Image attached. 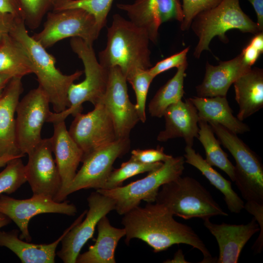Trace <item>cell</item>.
Listing matches in <instances>:
<instances>
[{
  "mask_svg": "<svg viewBox=\"0 0 263 263\" xmlns=\"http://www.w3.org/2000/svg\"><path fill=\"white\" fill-rule=\"evenodd\" d=\"M121 224L126 231L125 243L129 245L134 238L140 239L150 246L155 253L167 250L174 244H184L201 251L200 263H216L200 237L189 225L179 223L164 206L147 203L124 214Z\"/></svg>",
  "mask_w": 263,
  "mask_h": 263,
  "instance_id": "obj_1",
  "label": "cell"
},
{
  "mask_svg": "<svg viewBox=\"0 0 263 263\" xmlns=\"http://www.w3.org/2000/svg\"><path fill=\"white\" fill-rule=\"evenodd\" d=\"M107 37L106 46L98 54V61L105 68L117 66L127 78L137 70L152 67L149 37L130 20L114 14Z\"/></svg>",
  "mask_w": 263,
  "mask_h": 263,
  "instance_id": "obj_2",
  "label": "cell"
},
{
  "mask_svg": "<svg viewBox=\"0 0 263 263\" xmlns=\"http://www.w3.org/2000/svg\"><path fill=\"white\" fill-rule=\"evenodd\" d=\"M10 35L23 48L31 63L40 87L47 95L55 113L69 106L68 92L70 86L82 75V71L66 75L55 66L56 59L46 48L29 35L23 19H17Z\"/></svg>",
  "mask_w": 263,
  "mask_h": 263,
  "instance_id": "obj_3",
  "label": "cell"
},
{
  "mask_svg": "<svg viewBox=\"0 0 263 263\" xmlns=\"http://www.w3.org/2000/svg\"><path fill=\"white\" fill-rule=\"evenodd\" d=\"M70 46L83 62L85 78L82 82L73 83L70 86L68 92L69 107L60 113L51 112L47 122L53 124L65 121L70 115L75 116L82 112L84 102H90L94 106L100 102L106 92L109 69L100 64L93 45L79 38H72Z\"/></svg>",
  "mask_w": 263,
  "mask_h": 263,
  "instance_id": "obj_4",
  "label": "cell"
},
{
  "mask_svg": "<svg viewBox=\"0 0 263 263\" xmlns=\"http://www.w3.org/2000/svg\"><path fill=\"white\" fill-rule=\"evenodd\" d=\"M155 203L165 207L173 216L185 220H205L214 216H228L210 193L197 180L180 176L163 185Z\"/></svg>",
  "mask_w": 263,
  "mask_h": 263,
  "instance_id": "obj_5",
  "label": "cell"
},
{
  "mask_svg": "<svg viewBox=\"0 0 263 263\" xmlns=\"http://www.w3.org/2000/svg\"><path fill=\"white\" fill-rule=\"evenodd\" d=\"M190 27L198 38L193 53L194 56L198 58L204 51H210L209 45L215 36L227 43L228 39L225 33L228 30L236 29L254 35L261 32L257 23L242 10L239 0H222L215 7L196 16Z\"/></svg>",
  "mask_w": 263,
  "mask_h": 263,
  "instance_id": "obj_6",
  "label": "cell"
},
{
  "mask_svg": "<svg viewBox=\"0 0 263 263\" xmlns=\"http://www.w3.org/2000/svg\"><path fill=\"white\" fill-rule=\"evenodd\" d=\"M208 124L235 159L234 182L243 198L263 204V166L260 158L236 134L219 124Z\"/></svg>",
  "mask_w": 263,
  "mask_h": 263,
  "instance_id": "obj_7",
  "label": "cell"
},
{
  "mask_svg": "<svg viewBox=\"0 0 263 263\" xmlns=\"http://www.w3.org/2000/svg\"><path fill=\"white\" fill-rule=\"evenodd\" d=\"M185 163L184 156H172L143 178L113 189L96 191L113 199L115 210L122 215L139 206L142 201L155 203L160 188L182 175Z\"/></svg>",
  "mask_w": 263,
  "mask_h": 263,
  "instance_id": "obj_8",
  "label": "cell"
},
{
  "mask_svg": "<svg viewBox=\"0 0 263 263\" xmlns=\"http://www.w3.org/2000/svg\"><path fill=\"white\" fill-rule=\"evenodd\" d=\"M100 31L93 15L72 8L49 12L42 30L32 37L46 49L68 38H79L93 45Z\"/></svg>",
  "mask_w": 263,
  "mask_h": 263,
  "instance_id": "obj_9",
  "label": "cell"
},
{
  "mask_svg": "<svg viewBox=\"0 0 263 263\" xmlns=\"http://www.w3.org/2000/svg\"><path fill=\"white\" fill-rule=\"evenodd\" d=\"M129 138L118 139L84 156L82 166L62 194L60 201L70 194L82 189H100L113 169L115 161L126 154L130 149Z\"/></svg>",
  "mask_w": 263,
  "mask_h": 263,
  "instance_id": "obj_10",
  "label": "cell"
},
{
  "mask_svg": "<svg viewBox=\"0 0 263 263\" xmlns=\"http://www.w3.org/2000/svg\"><path fill=\"white\" fill-rule=\"evenodd\" d=\"M89 209L83 212L73 223L61 242V248L56 253L64 263H75L86 242L93 237L100 219L115 210L114 201L96 191L87 198Z\"/></svg>",
  "mask_w": 263,
  "mask_h": 263,
  "instance_id": "obj_11",
  "label": "cell"
},
{
  "mask_svg": "<svg viewBox=\"0 0 263 263\" xmlns=\"http://www.w3.org/2000/svg\"><path fill=\"white\" fill-rule=\"evenodd\" d=\"M50 103L39 86L19 101L16 111V133L21 154H28L41 140V130L51 113Z\"/></svg>",
  "mask_w": 263,
  "mask_h": 263,
  "instance_id": "obj_12",
  "label": "cell"
},
{
  "mask_svg": "<svg viewBox=\"0 0 263 263\" xmlns=\"http://www.w3.org/2000/svg\"><path fill=\"white\" fill-rule=\"evenodd\" d=\"M94 106L87 113L76 114L68 131L82 150L83 158L117 140L113 121L103 103Z\"/></svg>",
  "mask_w": 263,
  "mask_h": 263,
  "instance_id": "obj_13",
  "label": "cell"
},
{
  "mask_svg": "<svg viewBox=\"0 0 263 263\" xmlns=\"http://www.w3.org/2000/svg\"><path fill=\"white\" fill-rule=\"evenodd\" d=\"M77 208L73 203L64 201L57 202L43 195H34L25 199H17L0 195V213L8 216L18 226L19 238L31 242L29 223L34 216L43 213H58L74 216Z\"/></svg>",
  "mask_w": 263,
  "mask_h": 263,
  "instance_id": "obj_14",
  "label": "cell"
},
{
  "mask_svg": "<svg viewBox=\"0 0 263 263\" xmlns=\"http://www.w3.org/2000/svg\"><path fill=\"white\" fill-rule=\"evenodd\" d=\"M127 79L117 66L109 69V78L101 102L113 123L117 139L129 138L139 121L135 104L129 99Z\"/></svg>",
  "mask_w": 263,
  "mask_h": 263,
  "instance_id": "obj_15",
  "label": "cell"
},
{
  "mask_svg": "<svg viewBox=\"0 0 263 263\" xmlns=\"http://www.w3.org/2000/svg\"><path fill=\"white\" fill-rule=\"evenodd\" d=\"M52 152L50 138L42 139L28 154L25 173L34 195L45 196L56 201L61 180Z\"/></svg>",
  "mask_w": 263,
  "mask_h": 263,
  "instance_id": "obj_16",
  "label": "cell"
},
{
  "mask_svg": "<svg viewBox=\"0 0 263 263\" xmlns=\"http://www.w3.org/2000/svg\"><path fill=\"white\" fill-rule=\"evenodd\" d=\"M130 21L144 30L150 40L158 41V30L164 22L175 19L181 22L183 13L180 0H136L132 4L118 3Z\"/></svg>",
  "mask_w": 263,
  "mask_h": 263,
  "instance_id": "obj_17",
  "label": "cell"
},
{
  "mask_svg": "<svg viewBox=\"0 0 263 263\" xmlns=\"http://www.w3.org/2000/svg\"><path fill=\"white\" fill-rule=\"evenodd\" d=\"M204 225L216 238L219 249L216 263H237L243 247L256 233L259 225L253 217L246 224H216L209 219L204 220Z\"/></svg>",
  "mask_w": 263,
  "mask_h": 263,
  "instance_id": "obj_18",
  "label": "cell"
},
{
  "mask_svg": "<svg viewBox=\"0 0 263 263\" xmlns=\"http://www.w3.org/2000/svg\"><path fill=\"white\" fill-rule=\"evenodd\" d=\"M53 125L54 133L50 139L55 161L61 180V189L56 201L60 202L62 194L76 175L83 153L70 136L65 121L54 123Z\"/></svg>",
  "mask_w": 263,
  "mask_h": 263,
  "instance_id": "obj_19",
  "label": "cell"
},
{
  "mask_svg": "<svg viewBox=\"0 0 263 263\" xmlns=\"http://www.w3.org/2000/svg\"><path fill=\"white\" fill-rule=\"evenodd\" d=\"M21 79L12 78L0 97V157L24 156L18 146L15 117L23 90Z\"/></svg>",
  "mask_w": 263,
  "mask_h": 263,
  "instance_id": "obj_20",
  "label": "cell"
},
{
  "mask_svg": "<svg viewBox=\"0 0 263 263\" xmlns=\"http://www.w3.org/2000/svg\"><path fill=\"white\" fill-rule=\"evenodd\" d=\"M165 128L157 140L166 142L177 137L183 138L186 146L192 147L198 136L199 120L197 110L189 98L170 105L165 111Z\"/></svg>",
  "mask_w": 263,
  "mask_h": 263,
  "instance_id": "obj_21",
  "label": "cell"
},
{
  "mask_svg": "<svg viewBox=\"0 0 263 263\" xmlns=\"http://www.w3.org/2000/svg\"><path fill=\"white\" fill-rule=\"evenodd\" d=\"M251 68L244 63L241 53L232 59L220 61L217 66L207 62L204 79L196 87L198 96H226L230 86Z\"/></svg>",
  "mask_w": 263,
  "mask_h": 263,
  "instance_id": "obj_22",
  "label": "cell"
},
{
  "mask_svg": "<svg viewBox=\"0 0 263 263\" xmlns=\"http://www.w3.org/2000/svg\"><path fill=\"white\" fill-rule=\"evenodd\" d=\"M235 99L239 111L237 118L243 121L263 107V70L254 67L234 83Z\"/></svg>",
  "mask_w": 263,
  "mask_h": 263,
  "instance_id": "obj_23",
  "label": "cell"
},
{
  "mask_svg": "<svg viewBox=\"0 0 263 263\" xmlns=\"http://www.w3.org/2000/svg\"><path fill=\"white\" fill-rule=\"evenodd\" d=\"M197 110L199 119L219 124L237 134L249 132V127L232 114L226 96L189 98Z\"/></svg>",
  "mask_w": 263,
  "mask_h": 263,
  "instance_id": "obj_24",
  "label": "cell"
},
{
  "mask_svg": "<svg viewBox=\"0 0 263 263\" xmlns=\"http://www.w3.org/2000/svg\"><path fill=\"white\" fill-rule=\"evenodd\" d=\"M72 225L56 241L49 244H35L23 241L18 237L19 231L16 229L9 232L0 230V246L9 249L23 263H54L56 247Z\"/></svg>",
  "mask_w": 263,
  "mask_h": 263,
  "instance_id": "obj_25",
  "label": "cell"
},
{
  "mask_svg": "<svg viewBox=\"0 0 263 263\" xmlns=\"http://www.w3.org/2000/svg\"><path fill=\"white\" fill-rule=\"evenodd\" d=\"M98 236L94 244L79 254L76 263H115V251L120 240L125 236L124 228L112 226L107 217H102L97 224Z\"/></svg>",
  "mask_w": 263,
  "mask_h": 263,
  "instance_id": "obj_26",
  "label": "cell"
},
{
  "mask_svg": "<svg viewBox=\"0 0 263 263\" xmlns=\"http://www.w3.org/2000/svg\"><path fill=\"white\" fill-rule=\"evenodd\" d=\"M185 151V163L198 169L224 195L225 204L231 212L239 213L244 208V203L233 189L231 182L214 169L192 147L186 146Z\"/></svg>",
  "mask_w": 263,
  "mask_h": 263,
  "instance_id": "obj_27",
  "label": "cell"
},
{
  "mask_svg": "<svg viewBox=\"0 0 263 263\" xmlns=\"http://www.w3.org/2000/svg\"><path fill=\"white\" fill-rule=\"evenodd\" d=\"M33 73L31 63L22 46L9 34L0 42V75L20 77Z\"/></svg>",
  "mask_w": 263,
  "mask_h": 263,
  "instance_id": "obj_28",
  "label": "cell"
},
{
  "mask_svg": "<svg viewBox=\"0 0 263 263\" xmlns=\"http://www.w3.org/2000/svg\"><path fill=\"white\" fill-rule=\"evenodd\" d=\"M188 61L177 68L174 75L156 93L149 104V112L155 117H162L166 110L171 105L182 100L185 94L184 78Z\"/></svg>",
  "mask_w": 263,
  "mask_h": 263,
  "instance_id": "obj_29",
  "label": "cell"
},
{
  "mask_svg": "<svg viewBox=\"0 0 263 263\" xmlns=\"http://www.w3.org/2000/svg\"><path fill=\"white\" fill-rule=\"evenodd\" d=\"M199 130L197 138L203 145L206 153L205 160L211 166H215L224 171L232 181L235 179V167L228 155L221 148L220 143L206 121L199 120Z\"/></svg>",
  "mask_w": 263,
  "mask_h": 263,
  "instance_id": "obj_30",
  "label": "cell"
},
{
  "mask_svg": "<svg viewBox=\"0 0 263 263\" xmlns=\"http://www.w3.org/2000/svg\"><path fill=\"white\" fill-rule=\"evenodd\" d=\"M113 0H58L52 11L80 8L93 15L99 29L106 25Z\"/></svg>",
  "mask_w": 263,
  "mask_h": 263,
  "instance_id": "obj_31",
  "label": "cell"
},
{
  "mask_svg": "<svg viewBox=\"0 0 263 263\" xmlns=\"http://www.w3.org/2000/svg\"><path fill=\"white\" fill-rule=\"evenodd\" d=\"M163 162L145 164L130 158L123 162L118 169H113L111 173L98 189H112L122 186L124 181L132 176L146 172H150L158 169Z\"/></svg>",
  "mask_w": 263,
  "mask_h": 263,
  "instance_id": "obj_32",
  "label": "cell"
},
{
  "mask_svg": "<svg viewBox=\"0 0 263 263\" xmlns=\"http://www.w3.org/2000/svg\"><path fill=\"white\" fill-rule=\"evenodd\" d=\"M21 158L10 160L0 172V195L3 193H12L27 182L25 165Z\"/></svg>",
  "mask_w": 263,
  "mask_h": 263,
  "instance_id": "obj_33",
  "label": "cell"
},
{
  "mask_svg": "<svg viewBox=\"0 0 263 263\" xmlns=\"http://www.w3.org/2000/svg\"><path fill=\"white\" fill-rule=\"evenodd\" d=\"M58 0H19L22 18L31 30L39 27L45 15L52 11Z\"/></svg>",
  "mask_w": 263,
  "mask_h": 263,
  "instance_id": "obj_34",
  "label": "cell"
},
{
  "mask_svg": "<svg viewBox=\"0 0 263 263\" xmlns=\"http://www.w3.org/2000/svg\"><path fill=\"white\" fill-rule=\"evenodd\" d=\"M154 77L148 70H137L127 77V81L132 86L136 98L135 104L139 121L146 120V103L149 89Z\"/></svg>",
  "mask_w": 263,
  "mask_h": 263,
  "instance_id": "obj_35",
  "label": "cell"
},
{
  "mask_svg": "<svg viewBox=\"0 0 263 263\" xmlns=\"http://www.w3.org/2000/svg\"><path fill=\"white\" fill-rule=\"evenodd\" d=\"M222 0H183V19L181 22L182 31L188 30L194 17L200 13L211 9Z\"/></svg>",
  "mask_w": 263,
  "mask_h": 263,
  "instance_id": "obj_36",
  "label": "cell"
},
{
  "mask_svg": "<svg viewBox=\"0 0 263 263\" xmlns=\"http://www.w3.org/2000/svg\"><path fill=\"white\" fill-rule=\"evenodd\" d=\"M189 50L188 47L182 51L158 62L154 66L148 69L150 75L154 78L159 74L174 67L178 68L187 61V56Z\"/></svg>",
  "mask_w": 263,
  "mask_h": 263,
  "instance_id": "obj_37",
  "label": "cell"
},
{
  "mask_svg": "<svg viewBox=\"0 0 263 263\" xmlns=\"http://www.w3.org/2000/svg\"><path fill=\"white\" fill-rule=\"evenodd\" d=\"M164 150L162 147H157L155 149L133 150L131 158L145 164L164 162L172 156L166 154Z\"/></svg>",
  "mask_w": 263,
  "mask_h": 263,
  "instance_id": "obj_38",
  "label": "cell"
},
{
  "mask_svg": "<svg viewBox=\"0 0 263 263\" xmlns=\"http://www.w3.org/2000/svg\"><path fill=\"white\" fill-rule=\"evenodd\" d=\"M244 208L254 216L260 227V235L252 247L254 253L258 254L262 252L263 247V204L246 202Z\"/></svg>",
  "mask_w": 263,
  "mask_h": 263,
  "instance_id": "obj_39",
  "label": "cell"
},
{
  "mask_svg": "<svg viewBox=\"0 0 263 263\" xmlns=\"http://www.w3.org/2000/svg\"><path fill=\"white\" fill-rule=\"evenodd\" d=\"M0 12L11 14L17 19H23L19 0H0Z\"/></svg>",
  "mask_w": 263,
  "mask_h": 263,
  "instance_id": "obj_40",
  "label": "cell"
},
{
  "mask_svg": "<svg viewBox=\"0 0 263 263\" xmlns=\"http://www.w3.org/2000/svg\"><path fill=\"white\" fill-rule=\"evenodd\" d=\"M16 19L11 14L0 12V42L5 35L9 34Z\"/></svg>",
  "mask_w": 263,
  "mask_h": 263,
  "instance_id": "obj_41",
  "label": "cell"
},
{
  "mask_svg": "<svg viewBox=\"0 0 263 263\" xmlns=\"http://www.w3.org/2000/svg\"><path fill=\"white\" fill-rule=\"evenodd\" d=\"M243 61L245 64L252 66L257 60L261 53L248 44L241 52Z\"/></svg>",
  "mask_w": 263,
  "mask_h": 263,
  "instance_id": "obj_42",
  "label": "cell"
},
{
  "mask_svg": "<svg viewBox=\"0 0 263 263\" xmlns=\"http://www.w3.org/2000/svg\"><path fill=\"white\" fill-rule=\"evenodd\" d=\"M252 5L257 16V24L259 30H263V0H247Z\"/></svg>",
  "mask_w": 263,
  "mask_h": 263,
  "instance_id": "obj_43",
  "label": "cell"
},
{
  "mask_svg": "<svg viewBox=\"0 0 263 263\" xmlns=\"http://www.w3.org/2000/svg\"><path fill=\"white\" fill-rule=\"evenodd\" d=\"M249 44L262 54L263 52V32L255 35V36L251 39Z\"/></svg>",
  "mask_w": 263,
  "mask_h": 263,
  "instance_id": "obj_44",
  "label": "cell"
},
{
  "mask_svg": "<svg viewBox=\"0 0 263 263\" xmlns=\"http://www.w3.org/2000/svg\"><path fill=\"white\" fill-rule=\"evenodd\" d=\"M164 263H189L187 261L184 257L182 250L179 249L174 254V257L171 260H167Z\"/></svg>",
  "mask_w": 263,
  "mask_h": 263,
  "instance_id": "obj_45",
  "label": "cell"
},
{
  "mask_svg": "<svg viewBox=\"0 0 263 263\" xmlns=\"http://www.w3.org/2000/svg\"><path fill=\"white\" fill-rule=\"evenodd\" d=\"M12 78L13 77L8 75H0V97Z\"/></svg>",
  "mask_w": 263,
  "mask_h": 263,
  "instance_id": "obj_46",
  "label": "cell"
},
{
  "mask_svg": "<svg viewBox=\"0 0 263 263\" xmlns=\"http://www.w3.org/2000/svg\"><path fill=\"white\" fill-rule=\"evenodd\" d=\"M22 156H4L0 157V168L6 165L7 163L10 160L17 158L22 157Z\"/></svg>",
  "mask_w": 263,
  "mask_h": 263,
  "instance_id": "obj_47",
  "label": "cell"
},
{
  "mask_svg": "<svg viewBox=\"0 0 263 263\" xmlns=\"http://www.w3.org/2000/svg\"><path fill=\"white\" fill-rule=\"evenodd\" d=\"M11 221V220L8 216L0 213V229L10 224Z\"/></svg>",
  "mask_w": 263,
  "mask_h": 263,
  "instance_id": "obj_48",
  "label": "cell"
}]
</instances>
